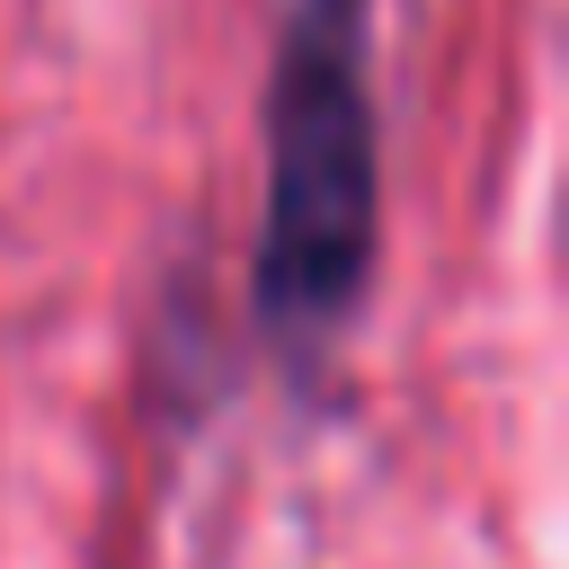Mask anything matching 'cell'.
<instances>
[{"label": "cell", "mask_w": 569, "mask_h": 569, "mask_svg": "<svg viewBox=\"0 0 569 569\" xmlns=\"http://www.w3.org/2000/svg\"><path fill=\"white\" fill-rule=\"evenodd\" d=\"M365 0H284L267 80V204H258V320L276 347L320 356L373 276V71Z\"/></svg>", "instance_id": "obj_1"}]
</instances>
